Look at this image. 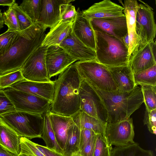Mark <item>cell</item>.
Instances as JSON below:
<instances>
[{"label": "cell", "mask_w": 156, "mask_h": 156, "mask_svg": "<svg viewBox=\"0 0 156 156\" xmlns=\"http://www.w3.org/2000/svg\"><path fill=\"white\" fill-rule=\"evenodd\" d=\"M73 0H41L40 9L37 22L51 28L60 21V7L64 3H70Z\"/></svg>", "instance_id": "18"}, {"label": "cell", "mask_w": 156, "mask_h": 156, "mask_svg": "<svg viewBox=\"0 0 156 156\" xmlns=\"http://www.w3.org/2000/svg\"><path fill=\"white\" fill-rule=\"evenodd\" d=\"M80 130L74 123L70 127L63 154L65 156L72 155L79 151Z\"/></svg>", "instance_id": "26"}, {"label": "cell", "mask_w": 156, "mask_h": 156, "mask_svg": "<svg viewBox=\"0 0 156 156\" xmlns=\"http://www.w3.org/2000/svg\"><path fill=\"white\" fill-rule=\"evenodd\" d=\"M45 61L48 74L50 78L60 74L77 61L59 45L47 47Z\"/></svg>", "instance_id": "13"}, {"label": "cell", "mask_w": 156, "mask_h": 156, "mask_svg": "<svg viewBox=\"0 0 156 156\" xmlns=\"http://www.w3.org/2000/svg\"><path fill=\"white\" fill-rule=\"evenodd\" d=\"M43 117L44 122L41 138L45 142L47 147L63 154L62 150L59 146L56 140L47 112L43 115Z\"/></svg>", "instance_id": "27"}, {"label": "cell", "mask_w": 156, "mask_h": 156, "mask_svg": "<svg viewBox=\"0 0 156 156\" xmlns=\"http://www.w3.org/2000/svg\"><path fill=\"white\" fill-rule=\"evenodd\" d=\"M96 137V134L93 137L85 146L78 153L81 156H93Z\"/></svg>", "instance_id": "42"}, {"label": "cell", "mask_w": 156, "mask_h": 156, "mask_svg": "<svg viewBox=\"0 0 156 156\" xmlns=\"http://www.w3.org/2000/svg\"><path fill=\"white\" fill-rule=\"evenodd\" d=\"M122 41L128 49L129 44V40L128 33L122 38Z\"/></svg>", "instance_id": "46"}, {"label": "cell", "mask_w": 156, "mask_h": 156, "mask_svg": "<svg viewBox=\"0 0 156 156\" xmlns=\"http://www.w3.org/2000/svg\"><path fill=\"white\" fill-rule=\"evenodd\" d=\"M112 150L106 138L101 134H97L93 156H111Z\"/></svg>", "instance_id": "33"}, {"label": "cell", "mask_w": 156, "mask_h": 156, "mask_svg": "<svg viewBox=\"0 0 156 156\" xmlns=\"http://www.w3.org/2000/svg\"><path fill=\"white\" fill-rule=\"evenodd\" d=\"M4 91L16 110L43 115L50 109L51 102L42 98L10 87Z\"/></svg>", "instance_id": "7"}, {"label": "cell", "mask_w": 156, "mask_h": 156, "mask_svg": "<svg viewBox=\"0 0 156 156\" xmlns=\"http://www.w3.org/2000/svg\"><path fill=\"white\" fill-rule=\"evenodd\" d=\"M135 84L156 86V65L146 70L133 73Z\"/></svg>", "instance_id": "29"}, {"label": "cell", "mask_w": 156, "mask_h": 156, "mask_svg": "<svg viewBox=\"0 0 156 156\" xmlns=\"http://www.w3.org/2000/svg\"><path fill=\"white\" fill-rule=\"evenodd\" d=\"M16 110L13 104L4 90H0V116Z\"/></svg>", "instance_id": "39"}, {"label": "cell", "mask_w": 156, "mask_h": 156, "mask_svg": "<svg viewBox=\"0 0 156 156\" xmlns=\"http://www.w3.org/2000/svg\"><path fill=\"white\" fill-rule=\"evenodd\" d=\"M91 87L98 95L104 105L106 113L107 123L129 118L144 103L140 88L137 85L128 92H120L117 90L106 91Z\"/></svg>", "instance_id": "3"}, {"label": "cell", "mask_w": 156, "mask_h": 156, "mask_svg": "<svg viewBox=\"0 0 156 156\" xmlns=\"http://www.w3.org/2000/svg\"><path fill=\"white\" fill-rule=\"evenodd\" d=\"M0 156H17L0 145Z\"/></svg>", "instance_id": "44"}, {"label": "cell", "mask_w": 156, "mask_h": 156, "mask_svg": "<svg viewBox=\"0 0 156 156\" xmlns=\"http://www.w3.org/2000/svg\"><path fill=\"white\" fill-rule=\"evenodd\" d=\"M4 24L8 27V31H21L16 13L11 6L2 13Z\"/></svg>", "instance_id": "36"}, {"label": "cell", "mask_w": 156, "mask_h": 156, "mask_svg": "<svg viewBox=\"0 0 156 156\" xmlns=\"http://www.w3.org/2000/svg\"><path fill=\"white\" fill-rule=\"evenodd\" d=\"M124 8L123 12L125 16L129 44L128 58L135 48L141 42L136 31V15L139 5L137 1L124 0L121 3Z\"/></svg>", "instance_id": "20"}, {"label": "cell", "mask_w": 156, "mask_h": 156, "mask_svg": "<svg viewBox=\"0 0 156 156\" xmlns=\"http://www.w3.org/2000/svg\"><path fill=\"white\" fill-rule=\"evenodd\" d=\"M90 21L95 31L105 33L121 41L122 38L128 33L125 15L117 17L94 19Z\"/></svg>", "instance_id": "14"}, {"label": "cell", "mask_w": 156, "mask_h": 156, "mask_svg": "<svg viewBox=\"0 0 156 156\" xmlns=\"http://www.w3.org/2000/svg\"><path fill=\"white\" fill-rule=\"evenodd\" d=\"M81 80L75 63L59 74L54 81L55 93L50 109L51 112L71 116L80 110Z\"/></svg>", "instance_id": "2"}, {"label": "cell", "mask_w": 156, "mask_h": 156, "mask_svg": "<svg viewBox=\"0 0 156 156\" xmlns=\"http://www.w3.org/2000/svg\"><path fill=\"white\" fill-rule=\"evenodd\" d=\"M95 32L96 61L108 67L128 65V48L123 43L105 33Z\"/></svg>", "instance_id": "4"}, {"label": "cell", "mask_w": 156, "mask_h": 156, "mask_svg": "<svg viewBox=\"0 0 156 156\" xmlns=\"http://www.w3.org/2000/svg\"><path fill=\"white\" fill-rule=\"evenodd\" d=\"M20 137L0 118V145L18 156L20 153Z\"/></svg>", "instance_id": "23"}, {"label": "cell", "mask_w": 156, "mask_h": 156, "mask_svg": "<svg viewBox=\"0 0 156 156\" xmlns=\"http://www.w3.org/2000/svg\"><path fill=\"white\" fill-rule=\"evenodd\" d=\"M77 17L73 23L72 31L75 36L85 45L95 51L96 36L90 20L79 9Z\"/></svg>", "instance_id": "19"}, {"label": "cell", "mask_w": 156, "mask_h": 156, "mask_svg": "<svg viewBox=\"0 0 156 156\" xmlns=\"http://www.w3.org/2000/svg\"><path fill=\"white\" fill-rule=\"evenodd\" d=\"M144 125H147L151 133H156V109L148 111L145 109L143 120Z\"/></svg>", "instance_id": "40"}, {"label": "cell", "mask_w": 156, "mask_h": 156, "mask_svg": "<svg viewBox=\"0 0 156 156\" xmlns=\"http://www.w3.org/2000/svg\"><path fill=\"white\" fill-rule=\"evenodd\" d=\"M11 7L16 13L21 31L33 24L29 17L17 3H15Z\"/></svg>", "instance_id": "37"}, {"label": "cell", "mask_w": 156, "mask_h": 156, "mask_svg": "<svg viewBox=\"0 0 156 156\" xmlns=\"http://www.w3.org/2000/svg\"><path fill=\"white\" fill-rule=\"evenodd\" d=\"M24 79L21 69L0 74V90L10 87L12 84Z\"/></svg>", "instance_id": "32"}, {"label": "cell", "mask_w": 156, "mask_h": 156, "mask_svg": "<svg viewBox=\"0 0 156 156\" xmlns=\"http://www.w3.org/2000/svg\"><path fill=\"white\" fill-rule=\"evenodd\" d=\"M108 67L118 90L129 92L136 87L133 73L128 65Z\"/></svg>", "instance_id": "22"}, {"label": "cell", "mask_w": 156, "mask_h": 156, "mask_svg": "<svg viewBox=\"0 0 156 156\" xmlns=\"http://www.w3.org/2000/svg\"><path fill=\"white\" fill-rule=\"evenodd\" d=\"M0 118L20 137L41 138L43 115L16 110L0 116Z\"/></svg>", "instance_id": "5"}, {"label": "cell", "mask_w": 156, "mask_h": 156, "mask_svg": "<svg viewBox=\"0 0 156 156\" xmlns=\"http://www.w3.org/2000/svg\"><path fill=\"white\" fill-rule=\"evenodd\" d=\"M4 22L2 16V13L0 9V30L3 27Z\"/></svg>", "instance_id": "47"}, {"label": "cell", "mask_w": 156, "mask_h": 156, "mask_svg": "<svg viewBox=\"0 0 156 156\" xmlns=\"http://www.w3.org/2000/svg\"><path fill=\"white\" fill-rule=\"evenodd\" d=\"M73 23L60 21L46 35L41 46L59 45L72 31Z\"/></svg>", "instance_id": "25"}, {"label": "cell", "mask_w": 156, "mask_h": 156, "mask_svg": "<svg viewBox=\"0 0 156 156\" xmlns=\"http://www.w3.org/2000/svg\"><path fill=\"white\" fill-rule=\"evenodd\" d=\"M124 8L110 0H104L96 3L82 12L89 20L94 19H104L123 16Z\"/></svg>", "instance_id": "15"}, {"label": "cell", "mask_w": 156, "mask_h": 156, "mask_svg": "<svg viewBox=\"0 0 156 156\" xmlns=\"http://www.w3.org/2000/svg\"><path fill=\"white\" fill-rule=\"evenodd\" d=\"M136 19V31L142 43L154 41L156 34V24L153 9L139 0Z\"/></svg>", "instance_id": "10"}, {"label": "cell", "mask_w": 156, "mask_h": 156, "mask_svg": "<svg viewBox=\"0 0 156 156\" xmlns=\"http://www.w3.org/2000/svg\"><path fill=\"white\" fill-rule=\"evenodd\" d=\"M41 0H24L20 5L33 23H37L40 9Z\"/></svg>", "instance_id": "30"}, {"label": "cell", "mask_w": 156, "mask_h": 156, "mask_svg": "<svg viewBox=\"0 0 156 156\" xmlns=\"http://www.w3.org/2000/svg\"><path fill=\"white\" fill-rule=\"evenodd\" d=\"M47 28L36 23L21 31L9 50L0 56V74L21 69L30 55L41 46Z\"/></svg>", "instance_id": "1"}, {"label": "cell", "mask_w": 156, "mask_h": 156, "mask_svg": "<svg viewBox=\"0 0 156 156\" xmlns=\"http://www.w3.org/2000/svg\"><path fill=\"white\" fill-rule=\"evenodd\" d=\"M111 156H154L153 152L141 148L134 143L122 147H115L112 149Z\"/></svg>", "instance_id": "28"}, {"label": "cell", "mask_w": 156, "mask_h": 156, "mask_svg": "<svg viewBox=\"0 0 156 156\" xmlns=\"http://www.w3.org/2000/svg\"><path fill=\"white\" fill-rule=\"evenodd\" d=\"M71 117L80 130H91L96 134H101L105 137L107 122H102L80 110Z\"/></svg>", "instance_id": "24"}, {"label": "cell", "mask_w": 156, "mask_h": 156, "mask_svg": "<svg viewBox=\"0 0 156 156\" xmlns=\"http://www.w3.org/2000/svg\"><path fill=\"white\" fill-rule=\"evenodd\" d=\"M16 3L15 0H0V5L11 6Z\"/></svg>", "instance_id": "45"}, {"label": "cell", "mask_w": 156, "mask_h": 156, "mask_svg": "<svg viewBox=\"0 0 156 156\" xmlns=\"http://www.w3.org/2000/svg\"><path fill=\"white\" fill-rule=\"evenodd\" d=\"M47 113L57 142L63 151L66 143L69 129L74 122L71 116L58 115L52 113L50 110Z\"/></svg>", "instance_id": "21"}, {"label": "cell", "mask_w": 156, "mask_h": 156, "mask_svg": "<svg viewBox=\"0 0 156 156\" xmlns=\"http://www.w3.org/2000/svg\"><path fill=\"white\" fill-rule=\"evenodd\" d=\"M156 41L140 43L128 58V65L133 73L148 69L156 65Z\"/></svg>", "instance_id": "12"}, {"label": "cell", "mask_w": 156, "mask_h": 156, "mask_svg": "<svg viewBox=\"0 0 156 156\" xmlns=\"http://www.w3.org/2000/svg\"><path fill=\"white\" fill-rule=\"evenodd\" d=\"M20 141V154H24L28 156H45L38 149L36 146V143L29 139L21 137Z\"/></svg>", "instance_id": "35"}, {"label": "cell", "mask_w": 156, "mask_h": 156, "mask_svg": "<svg viewBox=\"0 0 156 156\" xmlns=\"http://www.w3.org/2000/svg\"><path fill=\"white\" fill-rule=\"evenodd\" d=\"M72 156H81L78 153H76L73 154Z\"/></svg>", "instance_id": "48"}, {"label": "cell", "mask_w": 156, "mask_h": 156, "mask_svg": "<svg viewBox=\"0 0 156 156\" xmlns=\"http://www.w3.org/2000/svg\"><path fill=\"white\" fill-rule=\"evenodd\" d=\"M48 47L41 46L29 57L23 65L21 71L24 79L30 81L48 82L45 54Z\"/></svg>", "instance_id": "8"}, {"label": "cell", "mask_w": 156, "mask_h": 156, "mask_svg": "<svg viewBox=\"0 0 156 156\" xmlns=\"http://www.w3.org/2000/svg\"><path fill=\"white\" fill-rule=\"evenodd\" d=\"M146 109L148 111L156 109V86H140Z\"/></svg>", "instance_id": "31"}, {"label": "cell", "mask_w": 156, "mask_h": 156, "mask_svg": "<svg viewBox=\"0 0 156 156\" xmlns=\"http://www.w3.org/2000/svg\"><path fill=\"white\" fill-rule=\"evenodd\" d=\"M21 31L7 30L0 35V56L9 50Z\"/></svg>", "instance_id": "34"}, {"label": "cell", "mask_w": 156, "mask_h": 156, "mask_svg": "<svg viewBox=\"0 0 156 156\" xmlns=\"http://www.w3.org/2000/svg\"><path fill=\"white\" fill-rule=\"evenodd\" d=\"M59 46L76 61L96 60L95 51L87 46L78 39L72 31Z\"/></svg>", "instance_id": "16"}, {"label": "cell", "mask_w": 156, "mask_h": 156, "mask_svg": "<svg viewBox=\"0 0 156 156\" xmlns=\"http://www.w3.org/2000/svg\"><path fill=\"white\" fill-rule=\"evenodd\" d=\"M79 95L80 110L102 122H107L106 113L98 95L93 88L82 79Z\"/></svg>", "instance_id": "9"}, {"label": "cell", "mask_w": 156, "mask_h": 156, "mask_svg": "<svg viewBox=\"0 0 156 156\" xmlns=\"http://www.w3.org/2000/svg\"><path fill=\"white\" fill-rule=\"evenodd\" d=\"M17 156H28L24 154H20L19 155H18Z\"/></svg>", "instance_id": "49"}, {"label": "cell", "mask_w": 156, "mask_h": 156, "mask_svg": "<svg viewBox=\"0 0 156 156\" xmlns=\"http://www.w3.org/2000/svg\"><path fill=\"white\" fill-rule=\"evenodd\" d=\"M134 135L132 118L107 124L105 136L109 146L122 147L133 144Z\"/></svg>", "instance_id": "11"}, {"label": "cell", "mask_w": 156, "mask_h": 156, "mask_svg": "<svg viewBox=\"0 0 156 156\" xmlns=\"http://www.w3.org/2000/svg\"><path fill=\"white\" fill-rule=\"evenodd\" d=\"M60 21L69 22L73 23L77 15L75 7L70 3L61 4L60 7Z\"/></svg>", "instance_id": "38"}, {"label": "cell", "mask_w": 156, "mask_h": 156, "mask_svg": "<svg viewBox=\"0 0 156 156\" xmlns=\"http://www.w3.org/2000/svg\"><path fill=\"white\" fill-rule=\"evenodd\" d=\"M96 134L93 131L87 129L80 130L79 151L81 150Z\"/></svg>", "instance_id": "41"}, {"label": "cell", "mask_w": 156, "mask_h": 156, "mask_svg": "<svg viewBox=\"0 0 156 156\" xmlns=\"http://www.w3.org/2000/svg\"><path fill=\"white\" fill-rule=\"evenodd\" d=\"M81 78L91 87L112 91L117 90L108 67L96 60L75 63Z\"/></svg>", "instance_id": "6"}, {"label": "cell", "mask_w": 156, "mask_h": 156, "mask_svg": "<svg viewBox=\"0 0 156 156\" xmlns=\"http://www.w3.org/2000/svg\"><path fill=\"white\" fill-rule=\"evenodd\" d=\"M10 87L30 93L52 102L55 90L54 81L45 82L24 79L11 85Z\"/></svg>", "instance_id": "17"}, {"label": "cell", "mask_w": 156, "mask_h": 156, "mask_svg": "<svg viewBox=\"0 0 156 156\" xmlns=\"http://www.w3.org/2000/svg\"><path fill=\"white\" fill-rule=\"evenodd\" d=\"M38 149L45 156H65L63 154L51 150L46 146L36 144Z\"/></svg>", "instance_id": "43"}]
</instances>
